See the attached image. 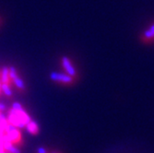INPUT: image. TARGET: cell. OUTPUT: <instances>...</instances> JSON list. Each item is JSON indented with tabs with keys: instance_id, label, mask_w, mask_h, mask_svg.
I'll list each match as a JSON object with an SVG mask.
<instances>
[{
	"instance_id": "obj_1",
	"label": "cell",
	"mask_w": 154,
	"mask_h": 153,
	"mask_svg": "<svg viewBox=\"0 0 154 153\" xmlns=\"http://www.w3.org/2000/svg\"><path fill=\"white\" fill-rule=\"evenodd\" d=\"M31 116L27 114L20 103H14L8 115V124L17 128H23L31 121Z\"/></svg>"
},
{
	"instance_id": "obj_2",
	"label": "cell",
	"mask_w": 154,
	"mask_h": 153,
	"mask_svg": "<svg viewBox=\"0 0 154 153\" xmlns=\"http://www.w3.org/2000/svg\"><path fill=\"white\" fill-rule=\"evenodd\" d=\"M50 78L54 82L61 83V84H65V85H71L75 82L74 78L66 73H60V72H52L50 74Z\"/></svg>"
},
{
	"instance_id": "obj_3",
	"label": "cell",
	"mask_w": 154,
	"mask_h": 153,
	"mask_svg": "<svg viewBox=\"0 0 154 153\" xmlns=\"http://www.w3.org/2000/svg\"><path fill=\"white\" fill-rule=\"evenodd\" d=\"M61 65L63 66V69L65 70L66 74L71 76L74 78H76L78 77V71H77L75 66L73 65L72 61L67 57H66V55H64V57H62V58H61Z\"/></svg>"
},
{
	"instance_id": "obj_4",
	"label": "cell",
	"mask_w": 154,
	"mask_h": 153,
	"mask_svg": "<svg viewBox=\"0 0 154 153\" xmlns=\"http://www.w3.org/2000/svg\"><path fill=\"white\" fill-rule=\"evenodd\" d=\"M5 132L7 133L6 136L9 139V141L11 143H13L14 145L18 144L19 142H20V140H21L20 132L19 131V129L17 127L11 126V124H8Z\"/></svg>"
},
{
	"instance_id": "obj_5",
	"label": "cell",
	"mask_w": 154,
	"mask_h": 153,
	"mask_svg": "<svg viewBox=\"0 0 154 153\" xmlns=\"http://www.w3.org/2000/svg\"><path fill=\"white\" fill-rule=\"evenodd\" d=\"M140 40L142 43L149 44L154 41V22L151 23L140 35Z\"/></svg>"
},
{
	"instance_id": "obj_6",
	"label": "cell",
	"mask_w": 154,
	"mask_h": 153,
	"mask_svg": "<svg viewBox=\"0 0 154 153\" xmlns=\"http://www.w3.org/2000/svg\"><path fill=\"white\" fill-rule=\"evenodd\" d=\"M26 129L32 135H37L39 133V126H38V124L33 120H31L26 124Z\"/></svg>"
},
{
	"instance_id": "obj_7",
	"label": "cell",
	"mask_w": 154,
	"mask_h": 153,
	"mask_svg": "<svg viewBox=\"0 0 154 153\" xmlns=\"http://www.w3.org/2000/svg\"><path fill=\"white\" fill-rule=\"evenodd\" d=\"M1 82L2 84H8L10 83V77H9V67L3 66L1 72Z\"/></svg>"
},
{
	"instance_id": "obj_8",
	"label": "cell",
	"mask_w": 154,
	"mask_h": 153,
	"mask_svg": "<svg viewBox=\"0 0 154 153\" xmlns=\"http://www.w3.org/2000/svg\"><path fill=\"white\" fill-rule=\"evenodd\" d=\"M8 118L4 115H0V131L1 132H4L6 131L8 126Z\"/></svg>"
},
{
	"instance_id": "obj_9",
	"label": "cell",
	"mask_w": 154,
	"mask_h": 153,
	"mask_svg": "<svg viewBox=\"0 0 154 153\" xmlns=\"http://www.w3.org/2000/svg\"><path fill=\"white\" fill-rule=\"evenodd\" d=\"M14 84L16 85V87L20 90H25V84H24V81L18 76L17 78H15L13 79Z\"/></svg>"
},
{
	"instance_id": "obj_10",
	"label": "cell",
	"mask_w": 154,
	"mask_h": 153,
	"mask_svg": "<svg viewBox=\"0 0 154 153\" xmlns=\"http://www.w3.org/2000/svg\"><path fill=\"white\" fill-rule=\"evenodd\" d=\"M1 90L8 97H11L12 94H13L12 90L10 89V86L8 84H1Z\"/></svg>"
},
{
	"instance_id": "obj_11",
	"label": "cell",
	"mask_w": 154,
	"mask_h": 153,
	"mask_svg": "<svg viewBox=\"0 0 154 153\" xmlns=\"http://www.w3.org/2000/svg\"><path fill=\"white\" fill-rule=\"evenodd\" d=\"M9 77H10V79H14L15 78L18 77V73H17V70L16 68L14 66H10L9 67Z\"/></svg>"
},
{
	"instance_id": "obj_12",
	"label": "cell",
	"mask_w": 154,
	"mask_h": 153,
	"mask_svg": "<svg viewBox=\"0 0 154 153\" xmlns=\"http://www.w3.org/2000/svg\"><path fill=\"white\" fill-rule=\"evenodd\" d=\"M37 153H48V151H47V149H46L45 148H44V147H40V148H38V149H37Z\"/></svg>"
},
{
	"instance_id": "obj_13",
	"label": "cell",
	"mask_w": 154,
	"mask_h": 153,
	"mask_svg": "<svg viewBox=\"0 0 154 153\" xmlns=\"http://www.w3.org/2000/svg\"><path fill=\"white\" fill-rule=\"evenodd\" d=\"M6 109V106H5V104H3V103H0V111H4Z\"/></svg>"
},
{
	"instance_id": "obj_14",
	"label": "cell",
	"mask_w": 154,
	"mask_h": 153,
	"mask_svg": "<svg viewBox=\"0 0 154 153\" xmlns=\"http://www.w3.org/2000/svg\"><path fill=\"white\" fill-rule=\"evenodd\" d=\"M0 153H9V152H4V151H1Z\"/></svg>"
},
{
	"instance_id": "obj_15",
	"label": "cell",
	"mask_w": 154,
	"mask_h": 153,
	"mask_svg": "<svg viewBox=\"0 0 154 153\" xmlns=\"http://www.w3.org/2000/svg\"><path fill=\"white\" fill-rule=\"evenodd\" d=\"M53 153H61V152H58V151H55V152H53Z\"/></svg>"
},
{
	"instance_id": "obj_16",
	"label": "cell",
	"mask_w": 154,
	"mask_h": 153,
	"mask_svg": "<svg viewBox=\"0 0 154 153\" xmlns=\"http://www.w3.org/2000/svg\"><path fill=\"white\" fill-rule=\"evenodd\" d=\"M0 91H1V83H0Z\"/></svg>"
}]
</instances>
